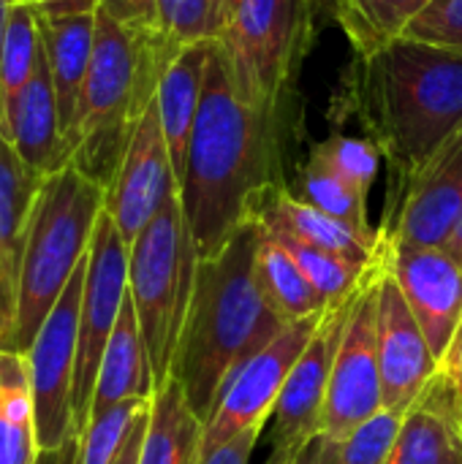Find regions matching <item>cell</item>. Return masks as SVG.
Here are the masks:
<instances>
[{
    "instance_id": "1",
    "label": "cell",
    "mask_w": 462,
    "mask_h": 464,
    "mask_svg": "<svg viewBox=\"0 0 462 464\" xmlns=\"http://www.w3.org/2000/svg\"><path fill=\"white\" fill-rule=\"evenodd\" d=\"M286 133L289 120L240 92L226 52L212 41L180 177V204L199 258L221 253L259 198L286 185Z\"/></svg>"
},
{
    "instance_id": "2",
    "label": "cell",
    "mask_w": 462,
    "mask_h": 464,
    "mask_svg": "<svg viewBox=\"0 0 462 464\" xmlns=\"http://www.w3.org/2000/svg\"><path fill=\"white\" fill-rule=\"evenodd\" d=\"M338 106L359 120L389 163V196L400 193L436 152L462 130V54L398 41L354 57Z\"/></svg>"
},
{
    "instance_id": "3",
    "label": "cell",
    "mask_w": 462,
    "mask_h": 464,
    "mask_svg": "<svg viewBox=\"0 0 462 464\" xmlns=\"http://www.w3.org/2000/svg\"><path fill=\"white\" fill-rule=\"evenodd\" d=\"M261 228L248 220L210 258H199L172 375L207 424L234 375L264 351L289 321L270 304L256 275Z\"/></svg>"
},
{
    "instance_id": "4",
    "label": "cell",
    "mask_w": 462,
    "mask_h": 464,
    "mask_svg": "<svg viewBox=\"0 0 462 464\" xmlns=\"http://www.w3.org/2000/svg\"><path fill=\"white\" fill-rule=\"evenodd\" d=\"M177 46L155 27L133 24L109 8L95 11V41L74 125L71 163L109 190L131 133L158 92Z\"/></svg>"
},
{
    "instance_id": "5",
    "label": "cell",
    "mask_w": 462,
    "mask_h": 464,
    "mask_svg": "<svg viewBox=\"0 0 462 464\" xmlns=\"http://www.w3.org/2000/svg\"><path fill=\"white\" fill-rule=\"evenodd\" d=\"M103 207L106 190L74 163L44 179L30 218L16 288V315L5 351H30L46 315L87 258Z\"/></svg>"
},
{
    "instance_id": "6",
    "label": "cell",
    "mask_w": 462,
    "mask_h": 464,
    "mask_svg": "<svg viewBox=\"0 0 462 464\" xmlns=\"http://www.w3.org/2000/svg\"><path fill=\"white\" fill-rule=\"evenodd\" d=\"M196 266L199 253L177 190L133 239L128 253V294L152 364L155 386H163L172 375V362L193 296Z\"/></svg>"
},
{
    "instance_id": "7",
    "label": "cell",
    "mask_w": 462,
    "mask_h": 464,
    "mask_svg": "<svg viewBox=\"0 0 462 464\" xmlns=\"http://www.w3.org/2000/svg\"><path fill=\"white\" fill-rule=\"evenodd\" d=\"M316 38V0H242L218 38L240 92L289 120L294 87Z\"/></svg>"
},
{
    "instance_id": "8",
    "label": "cell",
    "mask_w": 462,
    "mask_h": 464,
    "mask_svg": "<svg viewBox=\"0 0 462 464\" xmlns=\"http://www.w3.org/2000/svg\"><path fill=\"white\" fill-rule=\"evenodd\" d=\"M128 253L131 247L125 245L117 226L103 209L87 250L84 291H82V310H79L76 375H74V400H71L74 427L79 438L90 419L93 392L98 383V370L106 345L112 340L123 302L128 296Z\"/></svg>"
},
{
    "instance_id": "9",
    "label": "cell",
    "mask_w": 462,
    "mask_h": 464,
    "mask_svg": "<svg viewBox=\"0 0 462 464\" xmlns=\"http://www.w3.org/2000/svg\"><path fill=\"white\" fill-rule=\"evenodd\" d=\"M378 261L373 256L368 280L351 302V313L338 345L329 375L321 432L343 440L357 427L384 411L381 367H378Z\"/></svg>"
},
{
    "instance_id": "10",
    "label": "cell",
    "mask_w": 462,
    "mask_h": 464,
    "mask_svg": "<svg viewBox=\"0 0 462 464\" xmlns=\"http://www.w3.org/2000/svg\"><path fill=\"white\" fill-rule=\"evenodd\" d=\"M84 269L74 272L68 288L46 315L44 326L38 329L30 351L25 353L35 402V427L38 443L44 449L63 446L74 427V375H76V343H79V310H82V291H84Z\"/></svg>"
},
{
    "instance_id": "11",
    "label": "cell",
    "mask_w": 462,
    "mask_h": 464,
    "mask_svg": "<svg viewBox=\"0 0 462 464\" xmlns=\"http://www.w3.org/2000/svg\"><path fill=\"white\" fill-rule=\"evenodd\" d=\"M354 296L327 310L308 348L302 351L294 370L289 372L286 386L270 416L267 464H291L297 459V454L321 432L329 375H332V364L338 356V345H340Z\"/></svg>"
},
{
    "instance_id": "12",
    "label": "cell",
    "mask_w": 462,
    "mask_h": 464,
    "mask_svg": "<svg viewBox=\"0 0 462 464\" xmlns=\"http://www.w3.org/2000/svg\"><path fill=\"white\" fill-rule=\"evenodd\" d=\"M327 313L291 321L264 351H259L229 383L221 397L218 411L204 424V443L202 459L226 446L240 432L264 427L275 411V402L286 386L289 372L294 370L297 359L308 348L310 337L316 334L319 324Z\"/></svg>"
},
{
    "instance_id": "13",
    "label": "cell",
    "mask_w": 462,
    "mask_h": 464,
    "mask_svg": "<svg viewBox=\"0 0 462 464\" xmlns=\"http://www.w3.org/2000/svg\"><path fill=\"white\" fill-rule=\"evenodd\" d=\"M376 256L403 291L436 359L444 364L462 326L460 264L433 245H411L378 234Z\"/></svg>"
},
{
    "instance_id": "14",
    "label": "cell",
    "mask_w": 462,
    "mask_h": 464,
    "mask_svg": "<svg viewBox=\"0 0 462 464\" xmlns=\"http://www.w3.org/2000/svg\"><path fill=\"white\" fill-rule=\"evenodd\" d=\"M177 174L163 136L158 103L144 109L139 117L131 141L125 147L123 163L106 190V215L117 226L120 237L131 247L144 226L161 212L166 198L177 193Z\"/></svg>"
},
{
    "instance_id": "15",
    "label": "cell",
    "mask_w": 462,
    "mask_h": 464,
    "mask_svg": "<svg viewBox=\"0 0 462 464\" xmlns=\"http://www.w3.org/2000/svg\"><path fill=\"white\" fill-rule=\"evenodd\" d=\"M462 215V130L395 196H389L378 234L444 247Z\"/></svg>"
},
{
    "instance_id": "16",
    "label": "cell",
    "mask_w": 462,
    "mask_h": 464,
    "mask_svg": "<svg viewBox=\"0 0 462 464\" xmlns=\"http://www.w3.org/2000/svg\"><path fill=\"white\" fill-rule=\"evenodd\" d=\"M376 256V253H373ZM378 261V367L384 408L400 416L419 400L428 383L438 375L441 362L436 359L419 321L414 318L403 291Z\"/></svg>"
},
{
    "instance_id": "17",
    "label": "cell",
    "mask_w": 462,
    "mask_h": 464,
    "mask_svg": "<svg viewBox=\"0 0 462 464\" xmlns=\"http://www.w3.org/2000/svg\"><path fill=\"white\" fill-rule=\"evenodd\" d=\"M44 179L19 158L0 122V348L8 345L14 329L19 269Z\"/></svg>"
},
{
    "instance_id": "18",
    "label": "cell",
    "mask_w": 462,
    "mask_h": 464,
    "mask_svg": "<svg viewBox=\"0 0 462 464\" xmlns=\"http://www.w3.org/2000/svg\"><path fill=\"white\" fill-rule=\"evenodd\" d=\"M3 128L19 158L35 174L52 177L71 163V147L63 133L57 95L44 52L30 82L3 109Z\"/></svg>"
},
{
    "instance_id": "19",
    "label": "cell",
    "mask_w": 462,
    "mask_h": 464,
    "mask_svg": "<svg viewBox=\"0 0 462 464\" xmlns=\"http://www.w3.org/2000/svg\"><path fill=\"white\" fill-rule=\"evenodd\" d=\"M462 392L438 370L400 421L387 464H462Z\"/></svg>"
},
{
    "instance_id": "20",
    "label": "cell",
    "mask_w": 462,
    "mask_h": 464,
    "mask_svg": "<svg viewBox=\"0 0 462 464\" xmlns=\"http://www.w3.org/2000/svg\"><path fill=\"white\" fill-rule=\"evenodd\" d=\"M251 220H256L270 234H283L297 242H305V245H313V247H321V250H329V253H338L343 258L362 261V264L373 261L376 242H378V237H365L354 231L351 226L316 209L313 204L302 201L300 196L291 193L289 185L264 193L259 204L253 207Z\"/></svg>"
},
{
    "instance_id": "21",
    "label": "cell",
    "mask_w": 462,
    "mask_h": 464,
    "mask_svg": "<svg viewBox=\"0 0 462 464\" xmlns=\"http://www.w3.org/2000/svg\"><path fill=\"white\" fill-rule=\"evenodd\" d=\"M210 52H212V41L180 46L172 54V60L166 63L161 82H158V92H155V103H158L163 136L169 144V155L174 163L177 185H180V177L185 169L188 141H191V130H193L202 92H204Z\"/></svg>"
},
{
    "instance_id": "22",
    "label": "cell",
    "mask_w": 462,
    "mask_h": 464,
    "mask_svg": "<svg viewBox=\"0 0 462 464\" xmlns=\"http://www.w3.org/2000/svg\"><path fill=\"white\" fill-rule=\"evenodd\" d=\"M98 11V8H95ZM95 11L93 14H74L60 19H44L41 14V38H44V54L49 63L60 122L68 147L74 144V125L79 111L82 87L87 79L90 57H93V41H95ZM74 158V147H71Z\"/></svg>"
},
{
    "instance_id": "23",
    "label": "cell",
    "mask_w": 462,
    "mask_h": 464,
    "mask_svg": "<svg viewBox=\"0 0 462 464\" xmlns=\"http://www.w3.org/2000/svg\"><path fill=\"white\" fill-rule=\"evenodd\" d=\"M155 389L158 386L152 378V364H150V356H147V348L142 340V329L136 321V310H133V302L128 294L123 302L117 326L112 332V340L106 345L101 370H98L90 416L109 411L125 400H152Z\"/></svg>"
},
{
    "instance_id": "24",
    "label": "cell",
    "mask_w": 462,
    "mask_h": 464,
    "mask_svg": "<svg viewBox=\"0 0 462 464\" xmlns=\"http://www.w3.org/2000/svg\"><path fill=\"white\" fill-rule=\"evenodd\" d=\"M202 443L204 424L188 405L182 386L169 378L150 402L139 464H202Z\"/></svg>"
},
{
    "instance_id": "25",
    "label": "cell",
    "mask_w": 462,
    "mask_h": 464,
    "mask_svg": "<svg viewBox=\"0 0 462 464\" xmlns=\"http://www.w3.org/2000/svg\"><path fill=\"white\" fill-rule=\"evenodd\" d=\"M41 454L25 353L0 348V464H35Z\"/></svg>"
},
{
    "instance_id": "26",
    "label": "cell",
    "mask_w": 462,
    "mask_h": 464,
    "mask_svg": "<svg viewBox=\"0 0 462 464\" xmlns=\"http://www.w3.org/2000/svg\"><path fill=\"white\" fill-rule=\"evenodd\" d=\"M433 0H332V14L357 57L376 54L406 38Z\"/></svg>"
},
{
    "instance_id": "27",
    "label": "cell",
    "mask_w": 462,
    "mask_h": 464,
    "mask_svg": "<svg viewBox=\"0 0 462 464\" xmlns=\"http://www.w3.org/2000/svg\"><path fill=\"white\" fill-rule=\"evenodd\" d=\"M256 275L264 296L289 324L329 310L319 296V291L305 277V272L300 269V264L294 261V256L264 228L256 250Z\"/></svg>"
},
{
    "instance_id": "28",
    "label": "cell",
    "mask_w": 462,
    "mask_h": 464,
    "mask_svg": "<svg viewBox=\"0 0 462 464\" xmlns=\"http://www.w3.org/2000/svg\"><path fill=\"white\" fill-rule=\"evenodd\" d=\"M297 182H300L297 185L300 193L294 196H300L302 201L313 204L316 209L327 212L329 218L351 226L365 237H378V228H373L368 218V196L313 152H308V160L300 169Z\"/></svg>"
},
{
    "instance_id": "29",
    "label": "cell",
    "mask_w": 462,
    "mask_h": 464,
    "mask_svg": "<svg viewBox=\"0 0 462 464\" xmlns=\"http://www.w3.org/2000/svg\"><path fill=\"white\" fill-rule=\"evenodd\" d=\"M41 52H44V38H41L38 8L33 3H27V0H14L11 11H8L3 49H0V98H3V109L30 82Z\"/></svg>"
},
{
    "instance_id": "30",
    "label": "cell",
    "mask_w": 462,
    "mask_h": 464,
    "mask_svg": "<svg viewBox=\"0 0 462 464\" xmlns=\"http://www.w3.org/2000/svg\"><path fill=\"white\" fill-rule=\"evenodd\" d=\"M226 24V0H155V27L177 49L218 41Z\"/></svg>"
},
{
    "instance_id": "31",
    "label": "cell",
    "mask_w": 462,
    "mask_h": 464,
    "mask_svg": "<svg viewBox=\"0 0 462 464\" xmlns=\"http://www.w3.org/2000/svg\"><path fill=\"white\" fill-rule=\"evenodd\" d=\"M152 400H125L90 416L82 432V464H114L136 419Z\"/></svg>"
},
{
    "instance_id": "32",
    "label": "cell",
    "mask_w": 462,
    "mask_h": 464,
    "mask_svg": "<svg viewBox=\"0 0 462 464\" xmlns=\"http://www.w3.org/2000/svg\"><path fill=\"white\" fill-rule=\"evenodd\" d=\"M316 158L329 163L340 177H346L354 188H359L365 196L370 193L378 166H381V150L376 147L373 139L368 136H346V133H332L310 147Z\"/></svg>"
},
{
    "instance_id": "33",
    "label": "cell",
    "mask_w": 462,
    "mask_h": 464,
    "mask_svg": "<svg viewBox=\"0 0 462 464\" xmlns=\"http://www.w3.org/2000/svg\"><path fill=\"white\" fill-rule=\"evenodd\" d=\"M403 416L395 411H381L349 438L340 440V464H387L389 449L398 438Z\"/></svg>"
},
{
    "instance_id": "34",
    "label": "cell",
    "mask_w": 462,
    "mask_h": 464,
    "mask_svg": "<svg viewBox=\"0 0 462 464\" xmlns=\"http://www.w3.org/2000/svg\"><path fill=\"white\" fill-rule=\"evenodd\" d=\"M406 38L462 54V0H433L428 11L406 30Z\"/></svg>"
},
{
    "instance_id": "35",
    "label": "cell",
    "mask_w": 462,
    "mask_h": 464,
    "mask_svg": "<svg viewBox=\"0 0 462 464\" xmlns=\"http://www.w3.org/2000/svg\"><path fill=\"white\" fill-rule=\"evenodd\" d=\"M261 432H264V427L240 432L226 446H221L218 451H212L210 457H204L202 464H251V457L256 451V443H259Z\"/></svg>"
},
{
    "instance_id": "36",
    "label": "cell",
    "mask_w": 462,
    "mask_h": 464,
    "mask_svg": "<svg viewBox=\"0 0 462 464\" xmlns=\"http://www.w3.org/2000/svg\"><path fill=\"white\" fill-rule=\"evenodd\" d=\"M101 5L125 22L155 27V0H101Z\"/></svg>"
},
{
    "instance_id": "37",
    "label": "cell",
    "mask_w": 462,
    "mask_h": 464,
    "mask_svg": "<svg viewBox=\"0 0 462 464\" xmlns=\"http://www.w3.org/2000/svg\"><path fill=\"white\" fill-rule=\"evenodd\" d=\"M291 464H340V440L319 432Z\"/></svg>"
},
{
    "instance_id": "38",
    "label": "cell",
    "mask_w": 462,
    "mask_h": 464,
    "mask_svg": "<svg viewBox=\"0 0 462 464\" xmlns=\"http://www.w3.org/2000/svg\"><path fill=\"white\" fill-rule=\"evenodd\" d=\"M33 5L44 19H60L74 14H93L101 0H33Z\"/></svg>"
},
{
    "instance_id": "39",
    "label": "cell",
    "mask_w": 462,
    "mask_h": 464,
    "mask_svg": "<svg viewBox=\"0 0 462 464\" xmlns=\"http://www.w3.org/2000/svg\"><path fill=\"white\" fill-rule=\"evenodd\" d=\"M35 464H82V438L71 435L57 449H44Z\"/></svg>"
},
{
    "instance_id": "40",
    "label": "cell",
    "mask_w": 462,
    "mask_h": 464,
    "mask_svg": "<svg viewBox=\"0 0 462 464\" xmlns=\"http://www.w3.org/2000/svg\"><path fill=\"white\" fill-rule=\"evenodd\" d=\"M147 416H150V405H147V408L142 411V416L136 419V424H133V430H131V435H128L125 446L120 449V454H117L114 464H139L142 440H144V432H147Z\"/></svg>"
},
{
    "instance_id": "41",
    "label": "cell",
    "mask_w": 462,
    "mask_h": 464,
    "mask_svg": "<svg viewBox=\"0 0 462 464\" xmlns=\"http://www.w3.org/2000/svg\"><path fill=\"white\" fill-rule=\"evenodd\" d=\"M441 372H444V375H447V378L462 392V348H455V351L444 359Z\"/></svg>"
},
{
    "instance_id": "42",
    "label": "cell",
    "mask_w": 462,
    "mask_h": 464,
    "mask_svg": "<svg viewBox=\"0 0 462 464\" xmlns=\"http://www.w3.org/2000/svg\"><path fill=\"white\" fill-rule=\"evenodd\" d=\"M444 250L460 264L462 269V215L460 220L455 223V228H452V234H449V239H447V245H444Z\"/></svg>"
},
{
    "instance_id": "43",
    "label": "cell",
    "mask_w": 462,
    "mask_h": 464,
    "mask_svg": "<svg viewBox=\"0 0 462 464\" xmlns=\"http://www.w3.org/2000/svg\"><path fill=\"white\" fill-rule=\"evenodd\" d=\"M11 3L14 0H0V49H3V38H5V24H8ZM0 122H3V98H0Z\"/></svg>"
},
{
    "instance_id": "44",
    "label": "cell",
    "mask_w": 462,
    "mask_h": 464,
    "mask_svg": "<svg viewBox=\"0 0 462 464\" xmlns=\"http://www.w3.org/2000/svg\"><path fill=\"white\" fill-rule=\"evenodd\" d=\"M455 348H462V326H460V332H457V340H455L452 351H455ZM452 351H449V353H452Z\"/></svg>"
},
{
    "instance_id": "45",
    "label": "cell",
    "mask_w": 462,
    "mask_h": 464,
    "mask_svg": "<svg viewBox=\"0 0 462 464\" xmlns=\"http://www.w3.org/2000/svg\"><path fill=\"white\" fill-rule=\"evenodd\" d=\"M460 413H462V402H460Z\"/></svg>"
},
{
    "instance_id": "46",
    "label": "cell",
    "mask_w": 462,
    "mask_h": 464,
    "mask_svg": "<svg viewBox=\"0 0 462 464\" xmlns=\"http://www.w3.org/2000/svg\"><path fill=\"white\" fill-rule=\"evenodd\" d=\"M27 3H33V0H27Z\"/></svg>"
}]
</instances>
